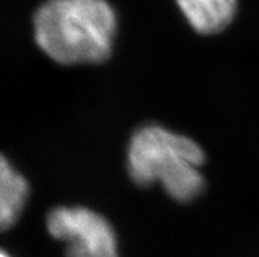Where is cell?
<instances>
[{
    "label": "cell",
    "instance_id": "cell-1",
    "mask_svg": "<svg viewBox=\"0 0 259 257\" xmlns=\"http://www.w3.org/2000/svg\"><path fill=\"white\" fill-rule=\"evenodd\" d=\"M116 29V12L107 0H46L33 17L36 43L63 66L107 61Z\"/></svg>",
    "mask_w": 259,
    "mask_h": 257
},
{
    "label": "cell",
    "instance_id": "cell-2",
    "mask_svg": "<svg viewBox=\"0 0 259 257\" xmlns=\"http://www.w3.org/2000/svg\"><path fill=\"white\" fill-rule=\"evenodd\" d=\"M204 160L203 148L194 139L157 124L138 127L126 150V168L137 185L158 184L182 203L203 194Z\"/></svg>",
    "mask_w": 259,
    "mask_h": 257
},
{
    "label": "cell",
    "instance_id": "cell-3",
    "mask_svg": "<svg viewBox=\"0 0 259 257\" xmlns=\"http://www.w3.org/2000/svg\"><path fill=\"white\" fill-rule=\"evenodd\" d=\"M53 238L66 243V257H120L116 232L102 214L83 206H58L46 215Z\"/></svg>",
    "mask_w": 259,
    "mask_h": 257
},
{
    "label": "cell",
    "instance_id": "cell-4",
    "mask_svg": "<svg viewBox=\"0 0 259 257\" xmlns=\"http://www.w3.org/2000/svg\"><path fill=\"white\" fill-rule=\"evenodd\" d=\"M238 0H177L192 29L200 34H216L232 23Z\"/></svg>",
    "mask_w": 259,
    "mask_h": 257
},
{
    "label": "cell",
    "instance_id": "cell-5",
    "mask_svg": "<svg viewBox=\"0 0 259 257\" xmlns=\"http://www.w3.org/2000/svg\"><path fill=\"white\" fill-rule=\"evenodd\" d=\"M29 195V184L0 153V231L12 227L23 214Z\"/></svg>",
    "mask_w": 259,
    "mask_h": 257
},
{
    "label": "cell",
    "instance_id": "cell-6",
    "mask_svg": "<svg viewBox=\"0 0 259 257\" xmlns=\"http://www.w3.org/2000/svg\"><path fill=\"white\" fill-rule=\"evenodd\" d=\"M0 257H11V254H8L6 251H4V249H2V248H0Z\"/></svg>",
    "mask_w": 259,
    "mask_h": 257
}]
</instances>
